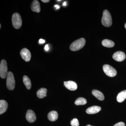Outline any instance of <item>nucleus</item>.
<instances>
[{"instance_id": "obj_25", "label": "nucleus", "mask_w": 126, "mask_h": 126, "mask_svg": "<svg viewBox=\"0 0 126 126\" xmlns=\"http://www.w3.org/2000/svg\"><path fill=\"white\" fill-rule=\"evenodd\" d=\"M54 7L56 10H58V9H59L60 8V6L56 4L55 5Z\"/></svg>"}, {"instance_id": "obj_11", "label": "nucleus", "mask_w": 126, "mask_h": 126, "mask_svg": "<svg viewBox=\"0 0 126 126\" xmlns=\"http://www.w3.org/2000/svg\"><path fill=\"white\" fill-rule=\"evenodd\" d=\"M31 9L32 11L34 12L39 13L41 11L40 4L38 1L35 0L33 1L31 5Z\"/></svg>"}, {"instance_id": "obj_15", "label": "nucleus", "mask_w": 126, "mask_h": 126, "mask_svg": "<svg viewBox=\"0 0 126 126\" xmlns=\"http://www.w3.org/2000/svg\"><path fill=\"white\" fill-rule=\"evenodd\" d=\"M92 93L94 97H96L100 101H103L104 99V95L99 90H93L92 92Z\"/></svg>"}, {"instance_id": "obj_2", "label": "nucleus", "mask_w": 126, "mask_h": 126, "mask_svg": "<svg viewBox=\"0 0 126 126\" xmlns=\"http://www.w3.org/2000/svg\"><path fill=\"white\" fill-rule=\"evenodd\" d=\"M101 22L102 24L106 27H110L112 24L111 16L107 10H104L103 11Z\"/></svg>"}, {"instance_id": "obj_17", "label": "nucleus", "mask_w": 126, "mask_h": 126, "mask_svg": "<svg viewBox=\"0 0 126 126\" xmlns=\"http://www.w3.org/2000/svg\"><path fill=\"white\" fill-rule=\"evenodd\" d=\"M47 89L45 88H41L38 90L37 96L40 98H43L47 96Z\"/></svg>"}, {"instance_id": "obj_13", "label": "nucleus", "mask_w": 126, "mask_h": 126, "mask_svg": "<svg viewBox=\"0 0 126 126\" xmlns=\"http://www.w3.org/2000/svg\"><path fill=\"white\" fill-rule=\"evenodd\" d=\"M8 104L6 101L4 100H1L0 101V114L5 112L7 110Z\"/></svg>"}, {"instance_id": "obj_24", "label": "nucleus", "mask_w": 126, "mask_h": 126, "mask_svg": "<svg viewBox=\"0 0 126 126\" xmlns=\"http://www.w3.org/2000/svg\"><path fill=\"white\" fill-rule=\"evenodd\" d=\"M45 50L46 51H48L49 49V48L48 45V44L46 45L45 47Z\"/></svg>"}, {"instance_id": "obj_5", "label": "nucleus", "mask_w": 126, "mask_h": 126, "mask_svg": "<svg viewBox=\"0 0 126 126\" xmlns=\"http://www.w3.org/2000/svg\"><path fill=\"white\" fill-rule=\"evenodd\" d=\"M104 72L107 76L113 77L116 75L117 72L114 68L108 64H105L103 67Z\"/></svg>"}, {"instance_id": "obj_28", "label": "nucleus", "mask_w": 126, "mask_h": 126, "mask_svg": "<svg viewBox=\"0 0 126 126\" xmlns=\"http://www.w3.org/2000/svg\"><path fill=\"white\" fill-rule=\"evenodd\" d=\"M91 126V125H87V126Z\"/></svg>"}, {"instance_id": "obj_8", "label": "nucleus", "mask_w": 126, "mask_h": 126, "mask_svg": "<svg viewBox=\"0 0 126 126\" xmlns=\"http://www.w3.org/2000/svg\"><path fill=\"white\" fill-rule=\"evenodd\" d=\"M112 58L114 60L118 62L123 61L126 58V55L124 52L122 51H118L113 54Z\"/></svg>"}, {"instance_id": "obj_21", "label": "nucleus", "mask_w": 126, "mask_h": 126, "mask_svg": "<svg viewBox=\"0 0 126 126\" xmlns=\"http://www.w3.org/2000/svg\"><path fill=\"white\" fill-rule=\"evenodd\" d=\"M70 124L72 126H79V123L78 120L77 118H75L72 119L70 122Z\"/></svg>"}, {"instance_id": "obj_12", "label": "nucleus", "mask_w": 126, "mask_h": 126, "mask_svg": "<svg viewBox=\"0 0 126 126\" xmlns=\"http://www.w3.org/2000/svg\"><path fill=\"white\" fill-rule=\"evenodd\" d=\"M101 108L98 106H93L89 108L86 110V112L89 114H94L99 112Z\"/></svg>"}, {"instance_id": "obj_22", "label": "nucleus", "mask_w": 126, "mask_h": 126, "mask_svg": "<svg viewBox=\"0 0 126 126\" xmlns=\"http://www.w3.org/2000/svg\"><path fill=\"white\" fill-rule=\"evenodd\" d=\"M113 126H125V124L123 122H120L115 124Z\"/></svg>"}, {"instance_id": "obj_16", "label": "nucleus", "mask_w": 126, "mask_h": 126, "mask_svg": "<svg viewBox=\"0 0 126 126\" xmlns=\"http://www.w3.org/2000/svg\"><path fill=\"white\" fill-rule=\"evenodd\" d=\"M126 98V90H123L119 93L117 97V100L118 102L124 101Z\"/></svg>"}, {"instance_id": "obj_18", "label": "nucleus", "mask_w": 126, "mask_h": 126, "mask_svg": "<svg viewBox=\"0 0 126 126\" xmlns=\"http://www.w3.org/2000/svg\"><path fill=\"white\" fill-rule=\"evenodd\" d=\"M102 45L104 47L111 48L115 45V43L112 41L108 39H104L102 41Z\"/></svg>"}, {"instance_id": "obj_26", "label": "nucleus", "mask_w": 126, "mask_h": 126, "mask_svg": "<svg viewBox=\"0 0 126 126\" xmlns=\"http://www.w3.org/2000/svg\"><path fill=\"white\" fill-rule=\"evenodd\" d=\"M41 1L44 3H46V2H49L50 0H41Z\"/></svg>"}, {"instance_id": "obj_27", "label": "nucleus", "mask_w": 126, "mask_h": 126, "mask_svg": "<svg viewBox=\"0 0 126 126\" xmlns=\"http://www.w3.org/2000/svg\"><path fill=\"white\" fill-rule=\"evenodd\" d=\"M67 3L66 1H64V2H63V6H65L66 5H67Z\"/></svg>"}, {"instance_id": "obj_6", "label": "nucleus", "mask_w": 126, "mask_h": 126, "mask_svg": "<svg viewBox=\"0 0 126 126\" xmlns=\"http://www.w3.org/2000/svg\"><path fill=\"white\" fill-rule=\"evenodd\" d=\"M7 73V63L5 60H2L0 63V76L1 78H5Z\"/></svg>"}, {"instance_id": "obj_23", "label": "nucleus", "mask_w": 126, "mask_h": 126, "mask_svg": "<svg viewBox=\"0 0 126 126\" xmlns=\"http://www.w3.org/2000/svg\"><path fill=\"white\" fill-rule=\"evenodd\" d=\"M45 43V41L43 39H41L39 40V43L40 44H44Z\"/></svg>"}, {"instance_id": "obj_30", "label": "nucleus", "mask_w": 126, "mask_h": 126, "mask_svg": "<svg viewBox=\"0 0 126 126\" xmlns=\"http://www.w3.org/2000/svg\"><path fill=\"white\" fill-rule=\"evenodd\" d=\"M57 1H61V0H56Z\"/></svg>"}, {"instance_id": "obj_7", "label": "nucleus", "mask_w": 126, "mask_h": 126, "mask_svg": "<svg viewBox=\"0 0 126 126\" xmlns=\"http://www.w3.org/2000/svg\"><path fill=\"white\" fill-rule=\"evenodd\" d=\"M21 56L24 60L26 62H29L30 60L31 55L29 50L26 48H24L21 50Z\"/></svg>"}, {"instance_id": "obj_14", "label": "nucleus", "mask_w": 126, "mask_h": 126, "mask_svg": "<svg viewBox=\"0 0 126 126\" xmlns=\"http://www.w3.org/2000/svg\"><path fill=\"white\" fill-rule=\"evenodd\" d=\"M58 117V112L55 111H50L48 114V118L49 121L54 122L56 121Z\"/></svg>"}, {"instance_id": "obj_20", "label": "nucleus", "mask_w": 126, "mask_h": 126, "mask_svg": "<svg viewBox=\"0 0 126 126\" xmlns=\"http://www.w3.org/2000/svg\"><path fill=\"white\" fill-rule=\"evenodd\" d=\"M87 103V100L83 97H79L78 98L75 102V104L77 106L84 105Z\"/></svg>"}, {"instance_id": "obj_19", "label": "nucleus", "mask_w": 126, "mask_h": 126, "mask_svg": "<svg viewBox=\"0 0 126 126\" xmlns=\"http://www.w3.org/2000/svg\"><path fill=\"white\" fill-rule=\"evenodd\" d=\"M23 81L27 89H30L31 87V82L29 77L26 75L23 77Z\"/></svg>"}, {"instance_id": "obj_4", "label": "nucleus", "mask_w": 126, "mask_h": 126, "mask_svg": "<svg viewBox=\"0 0 126 126\" xmlns=\"http://www.w3.org/2000/svg\"><path fill=\"white\" fill-rule=\"evenodd\" d=\"M15 86V81L14 74L11 72H8L7 75L6 80V86L8 89L12 90H14Z\"/></svg>"}, {"instance_id": "obj_1", "label": "nucleus", "mask_w": 126, "mask_h": 126, "mask_svg": "<svg viewBox=\"0 0 126 126\" xmlns=\"http://www.w3.org/2000/svg\"><path fill=\"white\" fill-rule=\"evenodd\" d=\"M86 44V40L83 38H81L75 41L71 44L70 49L72 51H76L83 48Z\"/></svg>"}, {"instance_id": "obj_9", "label": "nucleus", "mask_w": 126, "mask_h": 126, "mask_svg": "<svg viewBox=\"0 0 126 126\" xmlns=\"http://www.w3.org/2000/svg\"><path fill=\"white\" fill-rule=\"evenodd\" d=\"M26 118L27 121L30 123H33L36 119V115L33 110H29L27 111Z\"/></svg>"}, {"instance_id": "obj_3", "label": "nucleus", "mask_w": 126, "mask_h": 126, "mask_svg": "<svg viewBox=\"0 0 126 126\" xmlns=\"http://www.w3.org/2000/svg\"><path fill=\"white\" fill-rule=\"evenodd\" d=\"M12 24L15 29H18L21 27L22 24V19L19 14L15 13L12 16Z\"/></svg>"}, {"instance_id": "obj_31", "label": "nucleus", "mask_w": 126, "mask_h": 126, "mask_svg": "<svg viewBox=\"0 0 126 126\" xmlns=\"http://www.w3.org/2000/svg\"><path fill=\"white\" fill-rule=\"evenodd\" d=\"M1 25L0 24V29H1Z\"/></svg>"}, {"instance_id": "obj_29", "label": "nucleus", "mask_w": 126, "mask_h": 126, "mask_svg": "<svg viewBox=\"0 0 126 126\" xmlns=\"http://www.w3.org/2000/svg\"><path fill=\"white\" fill-rule=\"evenodd\" d=\"M125 28H126V24H125Z\"/></svg>"}, {"instance_id": "obj_10", "label": "nucleus", "mask_w": 126, "mask_h": 126, "mask_svg": "<svg viewBox=\"0 0 126 126\" xmlns=\"http://www.w3.org/2000/svg\"><path fill=\"white\" fill-rule=\"evenodd\" d=\"M64 84L65 87L68 89L72 91H74L77 90L78 86L75 82L72 81H64Z\"/></svg>"}]
</instances>
